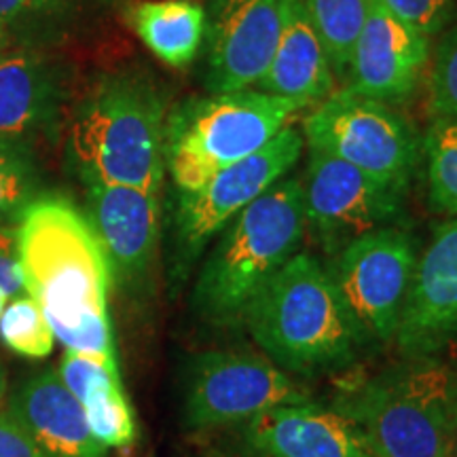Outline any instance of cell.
Wrapping results in <instances>:
<instances>
[{
    "label": "cell",
    "instance_id": "obj_1",
    "mask_svg": "<svg viewBox=\"0 0 457 457\" xmlns=\"http://www.w3.org/2000/svg\"><path fill=\"white\" fill-rule=\"evenodd\" d=\"M24 293L38 303L66 350L114 362L111 270L89 220L62 197L28 205L17 225Z\"/></svg>",
    "mask_w": 457,
    "mask_h": 457
},
{
    "label": "cell",
    "instance_id": "obj_2",
    "mask_svg": "<svg viewBox=\"0 0 457 457\" xmlns=\"http://www.w3.org/2000/svg\"><path fill=\"white\" fill-rule=\"evenodd\" d=\"M168 102L151 74L121 68L91 85L71 125V157L85 185L162 193Z\"/></svg>",
    "mask_w": 457,
    "mask_h": 457
},
{
    "label": "cell",
    "instance_id": "obj_3",
    "mask_svg": "<svg viewBox=\"0 0 457 457\" xmlns=\"http://www.w3.org/2000/svg\"><path fill=\"white\" fill-rule=\"evenodd\" d=\"M244 324L267 358L299 375L345 369L362 347L327 267L305 253L253 296Z\"/></svg>",
    "mask_w": 457,
    "mask_h": 457
},
{
    "label": "cell",
    "instance_id": "obj_4",
    "mask_svg": "<svg viewBox=\"0 0 457 457\" xmlns=\"http://www.w3.org/2000/svg\"><path fill=\"white\" fill-rule=\"evenodd\" d=\"M307 233L301 179L284 176L214 237L193 290L204 322L244 324L253 296L301 253Z\"/></svg>",
    "mask_w": 457,
    "mask_h": 457
},
{
    "label": "cell",
    "instance_id": "obj_5",
    "mask_svg": "<svg viewBox=\"0 0 457 457\" xmlns=\"http://www.w3.org/2000/svg\"><path fill=\"white\" fill-rule=\"evenodd\" d=\"M457 370L436 356L404 358L341 387L333 409L367 434L379 457H449Z\"/></svg>",
    "mask_w": 457,
    "mask_h": 457
},
{
    "label": "cell",
    "instance_id": "obj_6",
    "mask_svg": "<svg viewBox=\"0 0 457 457\" xmlns=\"http://www.w3.org/2000/svg\"><path fill=\"white\" fill-rule=\"evenodd\" d=\"M305 108L261 89L188 98L165 121V171L179 193H191L228 165L270 145Z\"/></svg>",
    "mask_w": 457,
    "mask_h": 457
},
{
    "label": "cell",
    "instance_id": "obj_7",
    "mask_svg": "<svg viewBox=\"0 0 457 457\" xmlns=\"http://www.w3.org/2000/svg\"><path fill=\"white\" fill-rule=\"evenodd\" d=\"M303 140L407 193L424 163V134L396 106L347 87L305 117Z\"/></svg>",
    "mask_w": 457,
    "mask_h": 457
},
{
    "label": "cell",
    "instance_id": "obj_8",
    "mask_svg": "<svg viewBox=\"0 0 457 457\" xmlns=\"http://www.w3.org/2000/svg\"><path fill=\"white\" fill-rule=\"evenodd\" d=\"M417 256L413 233L387 227L347 244L324 265L362 345L396 339Z\"/></svg>",
    "mask_w": 457,
    "mask_h": 457
},
{
    "label": "cell",
    "instance_id": "obj_9",
    "mask_svg": "<svg viewBox=\"0 0 457 457\" xmlns=\"http://www.w3.org/2000/svg\"><path fill=\"white\" fill-rule=\"evenodd\" d=\"M305 403L312 394L271 358L242 347L205 352L188 369L185 424L199 432L244 428L267 411Z\"/></svg>",
    "mask_w": 457,
    "mask_h": 457
},
{
    "label": "cell",
    "instance_id": "obj_10",
    "mask_svg": "<svg viewBox=\"0 0 457 457\" xmlns=\"http://www.w3.org/2000/svg\"><path fill=\"white\" fill-rule=\"evenodd\" d=\"M303 202L307 228L328 256L367 233L403 227L407 191L387 185L352 163L310 148Z\"/></svg>",
    "mask_w": 457,
    "mask_h": 457
},
{
    "label": "cell",
    "instance_id": "obj_11",
    "mask_svg": "<svg viewBox=\"0 0 457 457\" xmlns=\"http://www.w3.org/2000/svg\"><path fill=\"white\" fill-rule=\"evenodd\" d=\"M305 140L299 129L286 128L254 155L228 165L199 187L179 193L176 208V256L179 265H193L199 254L242 210L259 199L267 188L290 174L299 163Z\"/></svg>",
    "mask_w": 457,
    "mask_h": 457
},
{
    "label": "cell",
    "instance_id": "obj_12",
    "mask_svg": "<svg viewBox=\"0 0 457 457\" xmlns=\"http://www.w3.org/2000/svg\"><path fill=\"white\" fill-rule=\"evenodd\" d=\"M293 0H212L205 15V72L210 94L261 83L282 37Z\"/></svg>",
    "mask_w": 457,
    "mask_h": 457
},
{
    "label": "cell",
    "instance_id": "obj_13",
    "mask_svg": "<svg viewBox=\"0 0 457 457\" xmlns=\"http://www.w3.org/2000/svg\"><path fill=\"white\" fill-rule=\"evenodd\" d=\"M432 43L379 0H370L347 66V89L392 106L404 104L428 74Z\"/></svg>",
    "mask_w": 457,
    "mask_h": 457
},
{
    "label": "cell",
    "instance_id": "obj_14",
    "mask_svg": "<svg viewBox=\"0 0 457 457\" xmlns=\"http://www.w3.org/2000/svg\"><path fill=\"white\" fill-rule=\"evenodd\" d=\"M457 337V219L434 227L420 250L407 303L396 330L404 358L434 356Z\"/></svg>",
    "mask_w": 457,
    "mask_h": 457
},
{
    "label": "cell",
    "instance_id": "obj_15",
    "mask_svg": "<svg viewBox=\"0 0 457 457\" xmlns=\"http://www.w3.org/2000/svg\"><path fill=\"white\" fill-rule=\"evenodd\" d=\"M85 187L89 225L106 256L111 278L136 288L148 276L157 254L162 193L102 182Z\"/></svg>",
    "mask_w": 457,
    "mask_h": 457
},
{
    "label": "cell",
    "instance_id": "obj_16",
    "mask_svg": "<svg viewBox=\"0 0 457 457\" xmlns=\"http://www.w3.org/2000/svg\"><path fill=\"white\" fill-rule=\"evenodd\" d=\"M244 441L259 457H379L350 417L316 403L267 411L244 426Z\"/></svg>",
    "mask_w": 457,
    "mask_h": 457
},
{
    "label": "cell",
    "instance_id": "obj_17",
    "mask_svg": "<svg viewBox=\"0 0 457 457\" xmlns=\"http://www.w3.org/2000/svg\"><path fill=\"white\" fill-rule=\"evenodd\" d=\"M4 411L47 457H106V447L89 430L81 403L55 369L24 381Z\"/></svg>",
    "mask_w": 457,
    "mask_h": 457
},
{
    "label": "cell",
    "instance_id": "obj_18",
    "mask_svg": "<svg viewBox=\"0 0 457 457\" xmlns=\"http://www.w3.org/2000/svg\"><path fill=\"white\" fill-rule=\"evenodd\" d=\"M335 71L322 38L303 9L293 0L265 77L256 89L307 108L320 104L335 91Z\"/></svg>",
    "mask_w": 457,
    "mask_h": 457
},
{
    "label": "cell",
    "instance_id": "obj_19",
    "mask_svg": "<svg viewBox=\"0 0 457 457\" xmlns=\"http://www.w3.org/2000/svg\"><path fill=\"white\" fill-rule=\"evenodd\" d=\"M60 102L62 83L49 60L34 51L0 55V138L28 146L51 128Z\"/></svg>",
    "mask_w": 457,
    "mask_h": 457
},
{
    "label": "cell",
    "instance_id": "obj_20",
    "mask_svg": "<svg viewBox=\"0 0 457 457\" xmlns=\"http://www.w3.org/2000/svg\"><path fill=\"white\" fill-rule=\"evenodd\" d=\"M57 373L81 403L89 430L102 447H128L134 443L136 421L123 392L117 360L111 362L66 350Z\"/></svg>",
    "mask_w": 457,
    "mask_h": 457
},
{
    "label": "cell",
    "instance_id": "obj_21",
    "mask_svg": "<svg viewBox=\"0 0 457 457\" xmlns=\"http://www.w3.org/2000/svg\"><path fill=\"white\" fill-rule=\"evenodd\" d=\"M136 37L171 68L195 62L205 38V11L193 0H142L128 9Z\"/></svg>",
    "mask_w": 457,
    "mask_h": 457
},
{
    "label": "cell",
    "instance_id": "obj_22",
    "mask_svg": "<svg viewBox=\"0 0 457 457\" xmlns=\"http://www.w3.org/2000/svg\"><path fill=\"white\" fill-rule=\"evenodd\" d=\"M301 4L327 47L335 77L343 79L350 66L353 43L367 20L370 0H301Z\"/></svg>",
    "mask_w": 457,
    "mask_h": 457
},
{
    "label": "cell",
    "instance_id": "obj_23",
    "mask_svg": "<svg viewBox=\"0 0 457 457\" xmlns=\"http://www.w3.org/2000/svg\"><path fill=\"white\" fill-rule=\"evenodd\" d=\"M428 204L445 219H457V123L432 119L424 134Z\"/></svg>",
    "mask_w": 457,
    "mask_h": 457
},
{
    "label": "cell",
    "instance_id": "obj_24",
    "mask_svg": "<svg viewBox=\"0 0 457 457\" xmlns=\"http://www.w3.org/2000/svg\"><path fill=\"white\" fill-rule=\"evenodd\" d=\"M0 339L24 358L49 356L55 335L38 303L30 295H17L0 316Z\"/></svg>",
    "mask_w": 457,
    "mask_h": 457
},
{
    "label": "cell",
    "instance_id": "obj_25",
    "mask_svg": "<svg viewBox=\"0 0 457 457\" xmlns=\"http://www.w3.org/2000/svg\"><path fill=\"white\" fill-rule=\"evenodd\" d=\"M37 165L26 145L0 138V222L21 219L37 195Z\"/></svg>",
    "mask_w": 457,
    "mask_h": 457
},
{
    "label": "cell",
    "instance_id": "obj_26",
    "mask_svg": "<svg viewBox=\"0 0 457 457\" xmlns=\"http://www.w3.org/2000/svg\"><path fill=\"white\" fill-rule=\"evenodd\" d=\"M428 108L432 119L457 123V17L432 43Z\"/></svg>",
    "mask_w": 457,
    "mask_h": 457
},
{
    "label": "cell",
    "instance_id": "obj_27",
    "mask_svg": "<svg viewBox=\"0 0 457 457\" xmlns=\"http://www.w3.org/2000/svg\"><path fill=\"white\" fill-rule=\"evenodd\" d=\"M379 3L432 41L457 17V0H379Z\"/></svg>",
    "mask_w": 457,
    "mask_h": 457
},
{
    "label": "cell",
    "instance_id": "obj_28",
    "mask_svg": "<svg viewBox=\"0 0 457 457\" xmlns=\"http://www.w3.org/2000/svg\"><path fill=\"white\" fill-rule=\"evenodd\" d=\"M0 290L9 299L24 293L17 227H0Z\"/></svg>",
    "mask_w": 457,
    "mask_h": 457
},
{
    "label": "cell",
    "instance_id": "obj_29",
    "mask_svg": "<svg viewBox=\"0 0 457 457\" xmlns=\"http://www.w3.org/2000/svg\"><path fill=\"white\" fill-rule=\"evenodd\" d=\"M0 457H47L37 443L28 436L24 428L11 417L7 411H0Z\"/></svg>",
    "mask_w": 457,
    "mask_h": 457
},
{
    "label": "cell",
    "instance_id": "obj_30",
    "mask_svg": "<svg viewBox=\"0 0 457 457\" xmlns=\"http://www.w3.org/2000/svg\"><path fill=\"white\" fill-rule=\"evenodd\" d=\"M43 3H47V0H0V24L4 26L7 21L15 20L17 15L24 13V11Z\"/></svg>",
    "mask_w": 457,
    "mask_h": 457
},
{
    "label": "cell",
    "instance_id": "obj_31",
    "mask_svg": "<svg viewBox=\"0 0 457 457\" xmlns=\"http://www.w3.org/2000/svg\"><path fill=\"white\" fill-rule=\"evenodd\" d=\"M449 457H457V381H455V400H453V421H451V449H449Z\"/></svg>",
    "mask_w": 457,
    "mask_h": 457
},
{
    "label": "cell",
    "instance_id": "obj_32",
    "mask_svg": "<svg viewBox=\"0 0 457 457\" xmlns=\"http://www.w3.org/2000/svg\"><path fill=\"white\" fill-rule=\"evenodd\" d=\"M4 394H7V375H4L3 364H0V407H3Z\"/></svg>",
    "mask_w": 457,
    "mask_h": 457
},
{
    "label": "cell",
    "instance_id": "obj_33",
    "mask_svg": "<svg viewBox=\"0 0 457 457\" xmlns=\"http://www.w3.org/2000/svg\"><path fill=\"white\" fill-rule=\"evenodd\" d=\"M11 299L7 295L3 293V290H0V316H3V312H4V307H7V303H9Z\"/></svg>",
    "mask_w": 457,
    "mask_h": 457
},
{
    "label": "cell",
    "instance_id": "obj_34",
    "mask_svg": "<svg viewBox=\"0 0 457 457\" xmlns=\"http://www.w3.org/2000/svg\"><path fill=\"white\" fill-rule=\"evenodd\" d=\"M0 37H3V24H0Z\"/></svg>",
    "mask_w": 457,
    "mask_h": 457
}]
</instances>
